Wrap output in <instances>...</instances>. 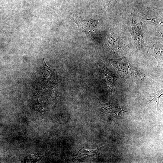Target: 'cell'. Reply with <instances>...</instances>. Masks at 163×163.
<instances>
[{
  "mask_svg": "<svg viewBox=\"0 0 163 163\" xmlns=\"http://www.w3.org/2000/svg\"><path fill=\"white\" fill-rule=\"evenodd\" d=\"M109 63L119 74L124 77L140 80L145 76L137 68L131 65L125 56L115 59H108Z\"/></svg>",
  "mask_w": 163,
  "mask_h": 163,
  "instance_id": "1",
  "label": "cell"
},
{
  "mask_svg": "<svg viewBox=\"0 0 163 163\" xmlns=\"http://www.w3.org/2000/svg\"><path fill=\"white\" fill-rule=\"evenodd\" d=\"M130 22L129 30L137 48L139 49L144 48L143 33L142 29V22H138L135 18L131 16Z\"/></svg>",
  "mask_w": 163,
  "mask_h": 163,
  "instance_id": "2",
  "label": "cell"
},
{
  "mask_svg": "<svg viewBox=\"0 0 163 163\" xmlns=\"http://www.w3.org/2000/svg\"><path fill=\"white\" fill-rule=\"evenodd\" d=\"M73 20L80 29L89 33L94 31L99 20H93L91 18L84 19L79 18H74Z\"/></svg>",
  "mask_w": 163,
  "mask_h": 163,
  "instance_id": "3",
  "label": "cell"
},
{
  "mask_svg": "<svg viewBox=\"0 0 163 163\" xmlns=\"http://www.w3.org/2000/svg\"><path fill=\"white\" fill-rule=\"evenodd\" d=\"M110 35L107 44L109 50L116 51L122 49L123 44L118 34L113 29L110 28Z\"/></svg>",
  "mask_w": 163,
  "mask_h": 163,
  "instance_id": "4",
  "label": "cell"
},
{
  "mask_svg": "<svg viewBox=\"0 0 163 163\" xmlns=\"http://www.w3.org/2000/svg\"><path fill=\"white\" fill-rule=\"evenodd\" d=\"M149 54L153 56L158 62L157 67L163 65V47L161 44H153L149 50Z\"/></svg>",
  "mask_w": 163,
  "mask_h": 163,
  "instance_id": "5",
  "label": "cell"
},
{
  "mask_svg": "<svg viewBox=\"0 0 163 163\" xmlns=\"http://www.w3.org/2000/svg\"><path fill=\"white\" fill-rule=\"evenodd\" d=\"M105 145L101 147L94 150H88L85 149H81L77 152V158L78 159H81L86 157L95 155L99 157L100 150Z\"/></svg>",
  "mask_w": 163,
  "mask_h": 163,
  "instance_id": "6",
  "label": "cell"
},
{
  "mask_svg": "<svg viewBox=\"0 0 163 163\" xmlns=\"http://www.w3.org/2000/svg\"><path fill=\"white\" fill-rule=\"evenodd\" d=\"M104 70L108 86L111 89L114 88L115 82L118 78V76L113 73L106 69H104Z\"/></svg>",
  "mask_w": 163,
  "mask_h": 163,
  "instance_id": "7",
  "label": "cell"
},
{
  "mask_svg": "<svg viewBox=\"0 0 163 163\" xmlns=\"http://www.w3.org/2000/svg\"><path fill=\"white\" fill-rule=\"evenodd\" d=\"M163 90L162 89L153 93L147 94V99L149 102L152 101L156 102L157 105V111L159 110V99L163 95Z\"/></svg>",
  "mask_w": 163,
  "mask_h": 163,
  "instance_id": "8",
  "label": "cell"
},
{
  "mask_svg": "<svg viewBox=\"0 0 163 163\" xmlns=\"http://www.w3.org/2000/svg\"><path fill=\"white\" fill-rule=\"evenodd\" d=\"M42 67L43 74L46 78H50L54 71V69L48 66L46 64L44 58L43 54Z\"/></svg>",
  "mask_w": 163,
  "mask_h": 163,
  "instance_id": "9",
  "label": "cell"
},
{
  "mask_svg": "<svg viewBox=\"0 0 163 163\" xmlns=\"http://www.w3.org/2000/svg\"><path fill=\"white\" fill-rule=\"evenodd\" d=\"M103 6L106 8H112L116 3L117 0H101Z\"/></svg>",
  "mask_w": 163,
  "mask_h": 163,
  "instance_id": "10",
  "label": "cell"
}]
</instances>
